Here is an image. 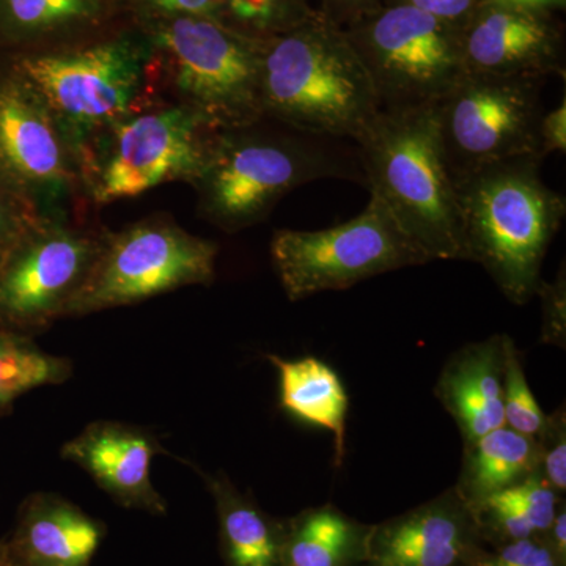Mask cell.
Wrapping results in <instances>:
<instances>
[{
	"mask_svg": "<svg viewBox=\"0 0 566 566\" xmlns=\"http://www.w3.org/2000/svg\"><path fill=\"white\" fill-rule=\"evenodd\" d=\"M539 156L458 175L455 191L469 262L482 264L510 303L527 304L565 218L566 202L539 177Z\"/></svg>",
	"mask_w": 566,
	"mask_h": 566,
	"instance_id": "1",
	"label": "cell"
},
{
	"mask_svg": "<svg viewBox=\"0 0 566 566\" xmlns=\"http://www.w3.org/2000/svg\"><path fill=\"white\" fill-rule=\"evenodd\" d=\"M356 144L370 193L430 262L468 260L436 104L382 109Z\"/></svg>",
	"mask_w": 566,
	"mask_h": 566,
	"instance_id": "2",
	"label": "cell"
},
{
	"mask_svg": "<svg viewBox=\"0 0 566 566\" xmlns=\"http://www.w3.org/2000/svg\"><path fill=\"white\" fill-rule=\"evenodd\" d=\"M263 114L294 132L357 142L381 112L352 40L323 24L293 29L263 46Z\"/></svg>",
	"mask_w": 566,
	"mask_h": 566,
	"instance_id": "3",
	"label": "cell"
},
{
	"mask_svg": "<svg viewBox=\"0 0 566 566\" xmlns=\"http://www.w3.org/2000/svg\"><path fill=\"white\" fill-rule=\"evenodd\" d=\"M322 139L252 133L249 126L219 132L196 182L207 219L226 232H238L262 222L283 196L305 182L354 178L352 163Z\"/></svg>",
	"mask_w": 566,
	"mask_h": 566,
	"instance_id": "4",
	"label": "cell"
},
{
	"mask_svg": "<svg viewBox=\"0 0 566 566\" xmlns=\"http://www.w3.org/2000/svg\"><path fill=\"white\" fill-rule=\"evenodd\" d=\"M270 249L275 273L292 303L430 263L374 193L352 221L316 232L277 230Z\"/></svg>",
	"mask_w": 566,
	"mask_h": 566,
	"instance_id": "5",
	"label": "cell"
},
{
	"mask_svg": "<svg viewBox=\"0 0 566 566\" xmlns=\"http://www.w3.org/2000/svg\"><path fill=\"white\" fill-rule=\"evenodd\" d=\"M148 52L132 39L84 50L32 55L22 74L46 104L70 147L109 132L132 112L145 91Z\"/></svg>",
	"mask_w": 566,
	"mask_h": 566,
	"instance_id": "6",
	"label": "cell"
},
{
	"mask_svg": "<svg viewBox=\"0 0 566 566\" xmlns=\"http://www.w3.org/2000/svg\"><path fill=\"white\" fill-rule=\"evenodd\" d=\"M155 43L172 61L182 104L218 132L245 128L263 117V46L205 18H170Z\"/></svg>",
	"mask_w": 566,
	"mask_h": 566,
	"instance_id": "7",
	"label": "cell"
},
{
	"mask_svg": "<svg viewBox=\"0 0 566 566\" xmlns=\"http://www.w3.org/2000/svg\"><path fill=\"white\" fill-rule=\"evenodd\" d=\"M218 245L167 222H142L104 240L65 315L139 303L216 275Z\"/></svg>",
	"mask_w": 566,
	"mask_h": 566,
	"instance_id": "8",
	"label": "cell"
},
{
	"mask_svg": "<svg viewBox=\"0 0 566 566\" xmlns=\"http://www.w3.org/2000/svg\"><path fill=\"white\" fill-rule=\"evenodd\" d=\"M539 81L465 71L436 103L439 134L450 174L509 159L539 156Z\"/></svg>",
	"mask_w": 566,
	"mask_h": 566,
	"instance_id": "9",
	"label": "cell"
},
{
	"mask_svg": "<svg viewBox=\"0 0 566 566\" xmlns=\"http://www.w3.org/2000/svg\"><path fill=\"white\" fill-rule=\"evenodd\" d=\"M352 43L381 111L434 106L465 73L461 33L405 3L376 14Z\"/></svg>",
	"mask_w": 566,
	"mask_h": 566,
	"instance_id": "10",
	"label": "cell"
},
{
	"mask_svg": "<svg viewBox=\"0 0 566 566\" xmlns=\"http://www.w3.org/2000/svg\"><path fill=\"white\" fill-rule=\"evenodd\" d=\"M218 132L188 106L132 115L104 133L93 169V197L109 203L132 199L163 182H197L205 169Z\"/></svg>",
	"mask_w": 566,
	"mask_h": 566,
	"instance_id": "11",
	"label": "cell"
},
{
	"mask_svg": "<svg viewBox=\"0 0 566 566\" xmlns=\"http://www.w3.org/2000/svg\"><path fill=\"white\" fill-rule=\"evenodd\" d=\"M103 243L51 221L22 245L0 274V312L28 324L65 315Z\"/></svg>",
	"mask_w": 566,
	"mask_h": 566,
	"instance_id": "12",
	"label": "cell"
},
{
	"mask_svg": "<svg viewBox=\"0 0 566 566\" xmlns=\"http://www.w3.org/2000/svg\"><path fill=\"white\" fill-rule=\"evenodd\" d=\"M485 546L474 510L452 486L374 524L367 566H471Z\"/></svg>",
	"mask_w": 566,
	"mask_h": 566,
	"instance_id": "13",
	"label": "cell"
},
{
	"mask_svg": "<svg viewBox=\"0 0 566 566\" xmlns=\"http://www.w3.org/2000/svg\"><path fill=\"white\" fill-rule=\"evenodd\" d=\"M70 144L31 85L0 88V166L11 178L61 202L73 180Z\"/></svg>",
	"mask_w": 566,
	"mask_h": 566,
	"instance_id": "14",
	"label": "cell"
},
{
	"mask_svg": "<svg viewBox=\"0 0 566 566\" xmlns=\"http://www.w3.org/2000/svg\"><path fill=\"white\" fill-rule=\"evenodd\" d=\"M161 452L150 431L103 420L66 442L62 457L84 469L118 504L163 515L166 502L153 486L150 474L151 461Z\"/></svg>",
	"mask_w": 566,
	"mask_h": 566,
	"instance_id": "15",
	"label": "cell"
},
{
	"mask_svg": "<svg viewBox=\"0 0 566 566\" xmlns=\"http://www.w3.org/2000/svg\"><path fill=\"white\" fill-rule=\"evenodd\" d=\"M465 71L542 81L560 73L557 39L539 11L485 3L461 32Z\"/></svg>",
	"mask_w": 566,
	"mask_h": 566,
	"instance_id": "16",
	"label": "cell"
},
{
	"mask_svg": "<svg viewBox=\"0 0 566 566\" xmlns=\"http://www.w3.org/2000/svg\"><path fill=\"white\" fill-rule=\"evenodd\" d=\"M509 335L495 334L458 349L442 368L434 395L455 420L465 446L504 427V371Z\"/></svg>",
	"mask_w": 566,
	"mask_h": 566,
	"instance_id": "17",
	"label": "cell"
},
{
	"mask_svg": "<svg viewBox=\"0 0 566 566\" xmlns=\"http://www.w3.org/2000/svg\"><path fill=\"white\" fill-rule=\"evenodd\" d=\"M102 539V524L76 505L40 494L25 509L11 558L21 566H88Z\"/></svg>",
	"mask_w": 566,
	"mask_h": 566,
	"instance_id": "18",
	"label": "cell"
},
{
	"mask_svg": "<svg viewBox=\"0 0 566 566\" xmlns=\"http://www.w3.org/2000/svg\"><path fill=\"white\" fill-rule=\"evenodd\" d=\"M279 375L281 408L286 415L329 431L334 438L335 465L346 457V423L349 397L344 381L329 364L318 357L289 360L268 354Z\"/></svg>",
	"mask_w": 566,
	"mask_h": 566,
	"instance_id": "19",
	"label": "cell"
},
{
	"mask_svg": "<svg viewBox=\"0 0 566 566\" xmlns=\"http://www.w3.org/2000/svg\"><path fill=\"white\" fill-rule=\"evenodd\" d=\"M370 524L333 504L283 521L281 566H367Z\"/></svg>",
	"mask_w": 566,
	"mask_h": 566,
	"instance_id": "20",
	"label": "cell"
},
{
	"mask_svg": "<svg viewBox=\"0 0 566 566\" xmlns=\"http://www.w3.org/2000/svg\"><path fill=\"white\" fill-rule=\"evenodd\" d=\"M218 510L227 566H281L283 521L274 520L222 472L202 474Z\"/></svg>",
	"mask_w": 566,
	"mask_h": 566,
	"instance_id": "21",
	"label": "cell"
},
{
	"mask_svg": "<svg viewBox=\"0 0 566 566\" xmlns=\"http://www.w3.org/2000/svg\"><path fill=\"white\" fill-rule=\"evenodd\" d=\"M538 472V441L504 424L464 447L455 490L474 510L491 495Z\"/></svg>",
	"mask_w": 566,
	"mask_h": 566,
	"instance_id": "22",
	"label": "cell"
},
{
	"mask_svg": "<svg viewBox=\"0 0 566 566\" xmlns=\"http://www.w3.org/2000/svg\"><path fill=\"white\" fill-rule=\"evenodd\" d=\"M564 495L551 488L542 474L491 495L475 506L480 532L486 546L545 536Z\"/></svg>",
	"mask_w": 566,
	"mask_h": 566,
	"instance_id": "23",
	"label": "cell"
},
{
	"mask_svg": "<svg viewBox=\"0 0 566 566\" xmlns=\"http://www.w3.org/2000/svg\"><path fill=\"white\" fill-rule=\"evenodd\" d=\"M103 0H0V24L17 36H41L98 20Z\"/></svg>",
	"mask_w": 566,
	"mask_h": 566,
	"instance_id": "24",
	"label": "cell"
},
{
	"mask_svg": "<svg viewBox=\"0 0 566 566\" xmlns=\"http://www.w3.org/2000/svg\"><path fill=\"white\" fill-rule=\"evenodd\" d=\"M70 375V360L41 352L31 342L0 334V406L36 387L61 385Z\"/></svg>",
	"mask_w": 566,
	"mask_h": 566,
	"instance_id": "25",
	"label": "cell"
},
{
	"mask_svg": "<svg viewBox=\"0 0 566 566\" xmlns=\"http://www.w3.org/2000/svg\"><path fill=\"white\" fill-rule=\"evenodd\" d=\"M504 420L506 427L532 439L539 438L547 422L546 412L528 386L520 349L510 337L505 349Z\"/></svg>",
	"mask_w": 566,
	"mask_h": 566,
	"instance_id": "26",
	"label": "cell"
},
{
	"mask_svg": "<svg viewBox=\"0 0 566 566\" xmlns=\"http://www.w3.org/2000/svg\"><path fill=\"white\" fill-rule=\"evenodd\" d=\"M539 447V474L553 490L566 491V415L565 406L547 415L545 430L536 439Z\"/></svg>",
	"mask_w": 566,
	"mask_h": 566,
	"instance_id": "27",
	"label": "cell"
},
{
	"mask_svg": "<svg viewBox=\"0 0 566 566\" xmlns=\"http://www.w3.org/2000/svg\"><path fill=\"white\" fill-rule=\"evenodd\" d=\"M471 566H566L554 556L545 536L485 546Z\"/></svg>",
	"mask_w": 566,
	"mask_h": 566,
	"instance_id": "28",
	"label": "cell"
},
{
	"mask_svg": "<svg viewBox=\"0 0 566 566\" xmlns=\"http://www.w3.org/2000/svg\"><path fill=\"white\" fill-rule=\"evenodd\" d=\"M294 11L296 0H222V13L259 32L285 24Z\"/></svg>",
	"mask_w": 566,
	"mask_h": 566,
	"instance_id": "29",
	"label": "cell"
},
{
	"mask_svg": "<svg viewBox=\"0 0 566 566\" xmlns=\"http://www.w3.org/2000/svg\"><path fill=\"white\" fill-rule=\"evenodd\" d=\"M535 294L542 300L543 344L562 346L566 340V275L565 266H562L556 281H539Z\"/></svg>",
	"mask_w": 566,
	"mask_h": 566,
	"instance_id": "30",
	"label": "cell"
},
{
	"mask_svg": "<svg viewBox=\"0 0 566 566\" xmlns=\"http://www.w3.org/2000/svg\"><path fill=\"white\" fill-rule=\"evenodd\" d=\"M139 3L164 20L191 17L221 22L223 14L222 0H139Z\"/></svg>",
	"mask_w": 566,
	"mask_h": 566,
	"instance_id": "31",
	"label": "cell"
},
{
	"mask_svg": "<svg viewBox=\"0 0 566 566\" xmlns=\"http://www.w3.org/2000/svg\"><path fill=\"white\" fill-rule=\"evenodd\" d=\"M539 150L546 156L553 151L566 150V99L560 106L542 115L539 120Z\"/></svg>",
	"mask_w": 566,
	"mask_h": 566,
	"instance_id": "32",
	"label": "cell"
},
{
	"mask_svg": "<svg viewBox=\"0 0 566 566\" xmlns=\"http://www.w3.org/2000/svg\"><path fill=\"white\" fill-rule=\"evenodd\" d=\"M475 2L476 0H401L398 3L416 7L446 24L455 25V22L465 20L472 13Z\"/></svg>",
	"mask_w": 566,
	"mask_h": 566,
	"instance_id": "33",
	"label": "cell"
},
{
	"mask_svg": "<svg viewBox=\"0 0 566 566\" xmlns=\"http://www.w3.org/2000/svg\"><path fill=\"white\" fill-rule=\"evenodd\" d=\"M545 542L553 551L554 556L566 565V505L565 501L558 506L556 516L553 523L547 528L545 534Z\"/></svg>",
	"mask_w": 566,
	"mask_h": 566,
	"instance_id": "34",
	"label": "cell"
},
{
	"mask_svg": "<svg viewBox=\"0 0 566 566\" xmlns=\"http://www.w3.org/2000/svg\"><path fill=\"white\" fill-rule=\"evenodd\" d=\"M490 6L506 7V9L543 11L564 7L565 0H485Z\"/></svg>",
	"mask_w": 566,
	"mask_h": 566,
	"instance_id": "35",
	"label": "cell"
},
{
	"mask_svg": "<svg viewBox=\"0 0 566 566\" xmlns=\"http://www.w3.org/2000/svg\"><path fill=\"white\" fill-rule=\"evenodd\" d=\"M0 566H17L14 565L13 558H11L10 554L3 553L0 551Z\"/></svg>",
	"mask_w": 566,
	"mask_h": 566,
	"instance_id": "36",
	"label": "cell"
},
{
	"mask_svg": "<svg viewBox=\"0 0 566 566\" xmlns=\"http://www.w3.org/2000/svg\"><path fill=\"white\" fill-rule=\"evenodd\" d=\"M3 229V212L0 210V232H2Z\"/></svg>",
	"mask_w": 566,
	"mask_h": 566,
	"instance_id": "37",
	"label": "cell"
}]
</instances>
